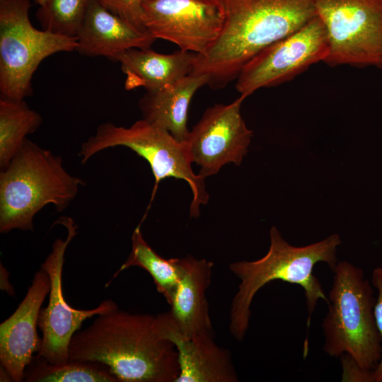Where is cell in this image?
<instances>
[{
    "label": "cell",
    "mask_w": 382,
    "mask_h": 382,
    "mask_svg": "<svg viewBox=\"0 0 382 382\" xmlns=\"http://www.w3.org/2000/svg\"><path fill=\"white\" fill-rule=\"evenodd\" d=\"M1 288L6 290L10 295H13L14 291L9 284L8 273L7 270L1 265Z\"/></svg>",
    "instance_id": "obj_26"
},
{
    "label": "cell",
    "mask_w": 382,
    "mask_h": 382,
    "mask_svg": "<svg viewBox=\"0 0 382 382\" xmlns=\"http://www.w3.org/2000/svg\"><path fill=\"white\" fill-rule=\"evenodd\" d=\"M75 51L81 54L112 59L132 48L151 47L156 40L91 0L83 22L75 36Z\"/></svg>",
    "instance_id": "obj_15"
},
{
    "label": "cell",
    "mask_w": 382,
    "mask_h": 382,
    "mask_svg": "<svg viewBox=\"0 0 382 382\" xmlns=\"http://www.w3.org/2000/svg\"><path fill=\"white\" fill-rule=\"evenodd\" d=\"M208 82L207 75L190 74L161 89L146 91L139 102L143 119L185 142L190 133L187 117L191 100Z\"/></svg>",
    "instance_id": "obj_18"
},
{
    "label": "cell",
    "mask_w": 382,
    "mask_h": 382,
    "mask_svg": "<svg viewBox=\"0 0 382 382\" xmlns=\"http://www.w3.org/2000/svg\"><path fill=\"white\" fill-rule=\"evenodd\" d=\"M84 183L62 159L28 138L0 173V232L33 230V219L47 204L65 209Z\"/></svg>",
    "instance_id": "obj_4"
},
{
    "label": "cell",
    "mask_w": 382,
    "mask_h": 382,
    "mask_svg": "<svg viewBox=\"0 0 382 382\" xmlns=\"http://www.w3.org/2000/svg\"><path fill=\"white\" fill-rule=\"evenodd\" d=\"M244 99L240 96L231 103L208 108L190 131L185 143L204 178L216 174L226 164L241 165L247 154L253 132L241 113Z\"/></svg>",
    "instance_id": "obj_12"
},
{
    "label": "cell",
    "mask_w": 382,
    "mask_h": 382,
    "mask_svg": "<svg viewBox=\"0 0 382 382\" xmlns=\"http://www.w3.org/2000/svg\"><path fill=\"white\" fill-rule=\"evenodd\" d=\"M24 381L28 382H118L104 364L93 361H69L50 364L34 356L27 366Z\"/></svg>",
    "instance_id": "obj_21"
},
{
    "label": "cell",
    "mask_w": 382,
    "mask_h": 382,
    "mask_svg": "<svg viewBox=\"0 0 382 382\" xmlns=\"http://www.w3.org/2000/svg\"><path fill=\"white\" fill-rule=\"evenodd\" d=\"M103 7L120 16L137 29L147 33L141 21L144 0H97Z\"/></svg>",
    "instance_id": "obj_23"
},
{
    "label": "cell",
    "mask_w": 382,
    "mask_h": 382,
    "mask_svg": "<svg viewBox=\"0 0 382 382\" xmlns=\"http://www.w3.org/2000/svg\"><path fill=\"white\" fill-rule=\"evenodd\" d=\"M141 21L156 39L202 55L218 39L224 13L219 0H144Z\"/></svg>",
    "instance_id": "obj_11"
},
{
    "label": "cell",
    "mask_w": 382,
    "mask_h": 382,
    "mask_svg": "<svg viewBox=\"0 0 382 382\" xmlns=\"http://www.w3.org/2000/svg\"><path fill=\"white\" fill-rule=\"evenodd\" d=\"M29 0H0L1 98L21 100L33 93L32 78L40 64L60 52L75 51L76 37L35 28Z\"/></svg>",
    "instance_id": "obj_7"
},
{
    "label": "cell",
    "mask_w": 382,
    "mask_h": 382,
    "mask_svg": "<svg viewBox=\"0 0 382 382\" xmlns=\"http://www.w3.org/2000/svg\"><path fill=\"white\" fill-rule=\"evenodd\" d=\"M91 0H48L35 13L43 30L75 37Z\"/></svg>",
    "instance_id": "obj_22"
},
{
    "label": "cell",
    "mask_w": 382,
    "mask_h": 382,
    "mask_svg": "<svg viewBox=\"0 0 382 382\" xmlns=\"http://www.w3.org/2000/svg\"><path fill=\"white\" fill-rule=\"evenodd\" d=\"M224 21L214 45L196 57L192 74L209 77L212 88L237 79L262 50L290 35L316 14L311 0H219Z\"/></svg>",
    "instance_id": "obj_2"
},
{
    "label": "cell",
    "mask_w": 382,
    "mask_h": 382,
    "mask_svg": "<svg viewBox=\"0 0 382 382\" xmlns=\"http://www.w3.org/2000/svg\"><path fill=\"white\" fill-rule=\"evenodd\" d=\"M311 1L328 37L325 63L382 69V0Z\"/></svg>",
    "instance_id": "obj_8"
},
{
    "label": "cell",
    "mask_w": 382,
    "mask_h": 382,
    "mask_svg": "<svg viewBox=\"0 0 382 382\" xmlns=\"http://www.w3.org/2000/svg\"><path fill=\"white\" fill-rule=\"evenodd\" d=\"M69 360L101 363L118 382H175L180 371L175 347L158 332L155 316L119 308L74 335Z\"/></svg>",
    "instance_id": "obj_1"
},
{
    "label": "cell",
    "mask_w": 382,
    "mask_h": 382,
    "mask_svg": "<svg viewBox=\"0 0 382 382\" xmlns=\"http://www.w3.org/2000/svg\"><path fill=\"white\" fill-rule=\"evenodd\" d=\"M155 326L177 350L180 371L175 382L238 381L230 352L216 345L213 330L186 337L178 330L168 311L155 316Z\"/></svg>",
    "instance_id": "obj_14"
},
{
    "label": "cell",
    "mask_w": 382,
    "mask_h": 382,
    "mask_svg": "<svg viewBox=\"0 0 382 382\" xmlns=\"http://www.w3.org/2000/svg\"><path fill=\"white\" fill-rule=\"evenodd\" d=\"M131 267L146 270L152 277L157 291L170 304L180 279V258L166 259L160 256L144 238L140 224L133 231L132 250L127 259L112 279Z\"/></svg>",
    "instance_id": "obj_19"
},
{
    "label": "cell",
    "mask_w": 382,
    "mask_h": 382,
    "mask_svg": "<svg viewBox=\"0 0 382 382\" xmlns=\"http://www.w3.org/2000/svg\"><path fill=\"white\" fill-rule=\"evenodd\" d=\"M213 265L211 261L191 255L180 258V279L168 312L178 330L186 337L213 330L206 298Z\"/></svg>",
    "instance_id": "obj_16"
},
{
    "label": "cell",
    "mask_w": 382,
    "mask_h": 382,
    "mask_svg": "<svg viewBox=\"0 0 382 382\" xmlns=\"http://www.w3.org/2000/svg\"><path fill=\"white\" fill-rule=\"evenodd\" d=\"M42 123L41 115L24 100L0 99V168H5L18 152L27 135Z\"/></svg>",
    "instance_id": "obj_20"
},
{
    "label": "cell",
    "mask_w": 382,
    "mask_h": 382,
    "mask_svg": "<svg viewBox=\"0 0 382 382\" xmlns=\"http://www.w3.org/2000/svg\"><path fill=\"white\" fill-rule=\"evenodd\" d=\"M115 146L130 149L149 164L155 180L152 198L159 182L165 178L186 181L192 193L190 216H199V207L208 202L209 195L205 190V178L192 170V162L185 142L143 118L129 127L105 122L82 144L79 155L81 163H85L96 154Z\"/></svg>",
    "instance_id": "obj_6"
},
{
    "label": "cell",
    "mask_w": 382,
    "mask_h": 382,
    "mask_svg": "<svg viewBox=\"0 0 382 382\" xmlns=\"http://www.w3.org/2000/svg\"><path fill=\"white\" fill-rule=\"evenodd\" d=\"M329 53L325 28L316 16L290 35L255 55L241 70L236 89L246 98L262 88L289 81Z\"/></svg>",
    "instance_id": "obj_9"
},
{
    "label": "cell",
    "mask_w": 382,
    "mask_h": 382,
    "mask_svg": "<svg viewBox=\"0 0 382 382\" xmlns=\"http://www.w3.org/2000/svg\"><path fill=\"white\" fill-rule=\"evenodd\" d=\"M197 54L179 50L171 54H161L149 48H132L117 55L125 74L127 91L144 88L147 92L161 89L190 74Z\"/></svg>",
    "instance_id": "obj_17"
},
{
    "label": "cell",
    "mask_w": 382,
    "mask_h": 382,
    "mask_svg": "<svg viewBox=\"0 0 382 382\" xmlns=\"http://www.w3.org/2000/svg\"><path fill=\"white\" fill-rule=\"evenodd\" d=\"M47 1L48 0H35V2L41 6L45 4Z\"/></svg>",
    "instance_id": "obj_27"
},
{
    "label": "cell",
    "mask_w": 382,
    "mask_h": 382,
    "mask_svg": "<svg viewBox=\"0 0 382 382\" xmlns=\"http://www.w3.org/2000/svg\"><path fill=\"white\" fill-rule=\"evenodd\" d=\"M270 245L267 253L254 261H238L229 265L241 280L230 310L229 329L233 337L242 341L249 327L250 306L256 293L267 284L281 280L300 286L304 291L308 313L307 328L320 299L329 303L319 279L313 274L318 262L328 264L333 270L337 263V247L341 243L337 234L303 247L290 245L279 231H270Z\"/></svg>",
    "instance_id": "obj_3"
},
{
    "label": "cell",
    "mask_w": 382,
    "mask_h": 382,
    "mask_svg": "<svg viewBox=\"0 0 382 382\" xmlns=\"http://www.w3.org/2000/svg\"><path fill=\"white\" fill-rule=\"evenodd\" d=\"M332 271L328 311L322 323L323 349L331 357L347 354L362 369L374 371L382 356L374 289L363 270L346 260L337 262Z\"/></svg>",
    "instance_id": "obj_5"
},
{
    "label": "cell",
    "mask_w": 382,
    "mask_h": 382,
    "mask_svg": "<svg viewBox=\"0 0 382 382\" xmlns=\"http://www.w3.org/2000/svg\"><path fill=\"white\" fill-rule=\"evenodd\" d=\"M371 284L377 291L374 306V316L376 326L382 340V267H376L373 270ZM373 372L374 382H382V356Z\"/></svg>",
    "instance_id": "obj_24"
},
{
    "label": "cell",
    "mask_w": 382,
    "mask_h": 382,
    "mask_svg": "<svg viewBox=\"0 0 382 382\" xmlns=\"http://www.w3.org/2000/svg\"><path fill=\"white\" fill-rule=\"evenodd\" d=\"M50 290V277L41 268L18 308L0 325V361L12 381H24L27 366L41 349L42 340L37 332V320Z\"/></svg>",
    "instance_id": "obj_13"
},
{
    "label": "cell",
    "mask_w": 382,
    "mask_h": 382,
    "mask_svg": "<svg viewBox=\"0 0 382 382\" xmlns=\"http://www.w3.org/2000/svg\"><path fill=\"white\" fill-rule=\"evenodd\" d=\"M57 222L66 228L67 236L54 241L51 253L41 265L50 277V290L48 305L40 309L37 320L42 342L37 356L53 364L69 361L71 340L84 320L118 308L111 299L104 300L89 310L76 309L67 303L62 291V270L64 254L77 234V225L70 217H62Z\"/></svg>",
    "instance_id": "obj_10"
},
{
    "label": "cell",
    "mask_w": 382,
    "mask_h": 382,
    "mask_svg": "<svg viewBox=\"0 0 382 382\" xmlns=\"http://www.w3.org/2000/svg\"><path fill=\"white\" fill-rule=\"evenodd\" d=\"M342 366V381L374 382V371L362 369L347 354L341 356Z\"/></svg>",
    "instance_id": "obj_25"
}]
</instances>
